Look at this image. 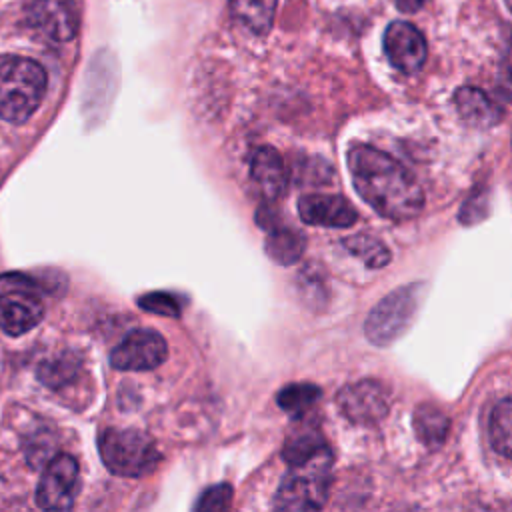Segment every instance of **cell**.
Returning a JSON list of instances; mask_svg holds the SVG:
<instances>
[{"label":"cell","instance_id":"obj_6","mask_svg":"<svg viewBox=\"0 0 512 512\" xmlns=\"http://www.w3.org/2000/svg\"><path fill=\"white\" fill-rule=\"evenodd\" d=\"M80 490V468L70 454H58L42 472L36 488V504L42 510L72 508Z\"/></svg>","mask_w":512,"mask_h":512},{"label":"cell","instance_id":"obj_21","mask_svg":"<svg viewBox=\"0 0 512 512\" xmlns=\"http://www.w3.org/2000/svg\"><path fill=\"white\" fill-rule=\"evenodd\" d=\"M344 246L356 254L358 258H362L368 266L372 268H380L384 264H388L390 260V252L388 248L374 236H366V234H356L352 238L344 240Z\"/></svg>","mask_w":512,"mask_h":512},{"label":"cell","instance_id":"obj_23","mask_svg":"<svg viewBox=\"0 0 512 512\" xmlns=\"http://www.w3.org/2000/svg\"><path fill=\"white\" fill-rule=\"evenodd\" d=\"M78 364H74V358L70 356H58L52 362L44 364L38 370V376L48 384V386H60L62 382H66L74 372H76Z\"/></svg>","mask_w":512,"mask_h":512},{"label":"cell","instance_id":"obj_3","mask_svg":"<svg viewBox=\"0 0 512 512\" xmlns=\"http://www.w3.org/2000/svg\"><path fill=\"white\" fill-rule=\"evenodd\" d=\"M332 454L328 446L312 458L292 464L284 476L276 496L274 508L280 510H318L324 506L330 488Z\"/></svg>","mask_w":512,"mask_h":512},{"label":"cell","instance_id":"obj_17","mask_svg":"<svg viewBox=\"0 0 512 512\" xmlns=\"http://www.w3.org/2000/svg\"><path fill=\"white\" fill-rule=\"evenodd\" d=\"M488 432L492 448L500 456L512 458V396L504 398L494 406L488 422Z\"/></svg>","mask_w":512,"mask_h":512},{"label":"cell","instance_id":"obj_2","mask_svg":"<svg viewBox=\"0 0 512 512\" xmlns=\"http://www.w3.org/2000/svg\"><path fill=\"white\" fill-rule=\"evenodd\" d=\"M46 92V72L32 60L10 56L0 62V118L22 124L42 102Z\"/></svg>","mask_w":512,"mask_h":512},{"label":"cell","instance_id":"obj_4","mask_svg":"<svg viewBox=\"0 0 512 512\" xmlns=\"http://www.w3.org/2000/svg\"><path fill=\"white\" fill-rule=\"evenodd\" d=\"M98 452L104 466L122 478L146 476L160 462L154 440L140 430L106 428L98 436Z\"/></svg>","mask_w":512,"mask_h":512},{"label":"cell","instance_id":"obj_18","mask_svg":"<svg viewBox=\"0 0 512 512\" xmlns=\"http://www.w3.org/2000/svg\"><path fill=\"white\" fill-rule=\"evenodd\" d=\"M266 252L280 264L296 262L304 252V238L290 228H276L266 238Z\"/></svg>","mask_w":512,"mask_h":512},{"label":"cell","instance_id":"obj_22","mask_svg":"<svg viewBox=\"0 0 512 512\" xmlns=\"http://www.w3.org/2000/svg\"><path fill=\"white\" fill-rule=\"evenodd\" d=\"M138 306L146 312H154L160 316H172V318L180 316V302L168 292L144 294L138 298Z\"/></svg>","mask_w":512,"mask_h":512},{"label":"cell","instance_id":"obj_26","mask_svg":"<svg viewBox=\"0 0 512 512\" xmlns=\"http://www.w3.org/2000/svg\"><path fill=\"white\" fill-rule=\"evenodd\" d=\"M428 0H396V6L402 10V12H416L420 10Z\"/></svg>","mask_w":512,"mask_h":512},{"label":"cell","instance_id":"obj_15","mask_svg":"<svg viewBox=\"0 0 512 512\" xmlns=\"http://www.w3.org/2000/svg\"><path fill=\"white\" fill-rule=\"evenodd\" d=\"M230 12L250 32L264 36L272 28L276 0H230Z\"/></svg>","mask_w":512,"mask_h":512},{"label":"cell","instance_id":"obj_24","mask_svg":"<svg viewBox=\"0 0 512 512\" xmlns=\"http://www.w3.org/2000/svg\"><path fill=\"white\" fill-rule=\"evenodd\" d=\"M230 504H232V486L218 484L204 490L194 508L202 512H218V510H228Z\"/></svg>","mask_w":512,"mask_h":512},{"label":"cell","instance_id":"obj_19","mask_svg":"<svg viewBox=\"0 0 512 512\" xmlns=\"http://www.w3.org/2000/svg\"><path fill=\"white\" fill-rule=\"evenodd\" d=\"M326 444L320 436L318 430L312 428H300L296 432L290 434V438L286 440L284 446V460L292 466V464H300L308 458H312L314 454H318L320 450H324Z\"/></svg>","mask_w":512,"mask_h":512},{"label":"cell","instance_id":"obj_20","mask_svg":"<svg viewBox=\"0 0 512 512\" xmlns=\"http://www.w3.org/2000/svg\"><path fill=\"white\" fill-rule=\"evenodd\" d=\"M318 398H320V388L308 382L288 384L276 396L278 406L292 416H302L308 408L314 406Z\"/></svg>","mask_w":512,"mask_h":512},{"label":"cell","instance_id":"obj_14","mask_svg":"<svg viewBox=\"0 0 512 512\" xmlns=\"http://www.w3.org/2000/svg\"><path fill=\"white\" fill-rule=\"evenodd\" d=\"M454 104L462 120L478 128H488L502 118V110L474 86L458 88L454 94Z\"/></svg>","mask_w":512,"mask_h":512},{"label":"cell","instance_id":"obj_25","mask_svg":"<svg viewBox=\"0 0 512 512\" xmlns=\"http://www.w3.org/2000/svg\"><path fill=\"white\" fill-rule=\"evenodd\" d=\"M498 92L506 98L512 100V54H508L500 66L498 72Z\"/></svg>","mask_w":512,"mask_h":512},{"label":"cell","instance_id":"obj_13","mask_svg":"<svg viewBox=\"0 0 512 512\" xmlns=\"http://www.w3.org/2000/svg\"><path fill=\"white\" fill-rule=\"evenodd\" d=\"M250 176L264 200L276 202L284 196L288 186V172L282 156L274 148L262 146L254 152L250 162Z\"/></svg>","mask_w":512,"mask_h":512},{"label":"cell","instance_id":"obj_12","mask_svg":"<svg viewBox=\"0 0 512 512\" xmlns=\"http://www.w3.org/2000/svg\"><path fill=\"white\" fill-rule=\"evenodd\" d=\"M298 214L306 224L346 228L358 218L352 204L338 194H306L298 200Z\"/></svg>","mask_w":512,"mask_h":512},{"label":"cell","instance_id":"obj_5","mask_svg":"<svg viewBox=\"0 0 512 512\" xmlns=\"http://www.w3.org/2000/svg\"><path fill=\"white\" fill-rule=\"evenodd\" d=\"M420 300V286H404L382 298L368 314L364 332L376 346L394 342L412 324Z\"/></svg>","mask_w":512,"mask_h":512},{"label":"cell","instance_id":"obj_9","mask_svg":"<svg viewBox=\"0 0 512 512\" xmlns=\"http://www.w3.org/2000/svg\"><path fill=\"white\" fill-rule=\"evenodd\" d=\"M168 356L164 338L148 328L130 332L110 354V364L116 370L144 372L158 368Z\"/></svg>","mask_w":512,"mask_h":512},{"label":"cell","instance_id":"obj_1","mask_svg":"<svg viewBox=\"0 0 512 512\" xmlns=\"http://www.w3.org/2000/svg\"><path fill=\"white\" fill-rule=\"evenodd\" d=\"M348 168L358 194L384 218L402 222L422 212L420 184L392 156L368 144H354L348 150Z\"/></svg>","mask_w":512,"mask_h":512},{"label":"cell","instance_id":"obj_27","mask_svg":"<svg viewBox=\"0 0 512 512\" xmlns=\"http://www.w3.org/2000/svg\"><path fill=\"white\" fill-rule=\"evenodd\" d=\"M504 2H506V6H508V8H510V12H512V0H504Z\"/></svg>","mask_w":512,"mask_h":512},{"label":"cell","instance_id":"obj_11","mask_svg":"<svg viewBox=\"0 0 512 512\" xmlns=\"http://www.w3.org/2000/svg\"><path fill=\"white\" fill-rule=\"evenodd\" d=\"M26 20L52 42H68L78 32V10L72 0H34Z\"/></svg>","mask_w":512,"mask_h":512},{"label":"cell","instance_id":"obj_16","mask_svg":"<svg viewBox=\"0 0 512 512\" xmlns=\"http://www.w3.org/2000/svg\"><path fill=\"white\" fill-rule=\"evenodd\" d=\"M448 426H450V422H448L446 414L432 404H422L414 412L416 434H418L420 442H424L430 448H438L446 440Z\"/></svg>","mask_w":512,"mask_h":512},{"label":"cell","instance_id":"obj_8","mask_svg":"<svg viewBox=\"0 0 512 512\" xmlns=\"http://www.w3.org/2000/svg\"><path fill=\"white\" fill-rule=\"evenodd\" d=\"M336 404L350 422L376 424L390 410V394L378 380H360L344 386L336 396Z\"/></svg>","mask_w":512,"mask_h":512},{"label":"cell","instance_id":"obj_7","mask_svg":"<svg viewBox=\"0 0 512 512\" xmlns=\"http://www.w3.org/2000/svg\"><path fill=\"white\" fill-rule=\"evenodd\" d=\"M4 280L8 286L0 290V330L8 336L26 334L44 318V304L34 288L26 286V280L20 286L12 284L8 276Z\"/></svg>","mask_w":512,"mask_h":512},{"label":"cell","instance_id":"obj_10","mask_svg":"<svg viewBox=\"0 0 512 512\" xmlns=\"http://www.w3.org/2000/svg\"><path fill=\"white\" fill-rule=\"evenodd\" d=\"M384 52L396 70L416 74L426 62L428 48L422 32L414 24L394 20L384 32Z\"/></svg>","mask_w":512,"mask_h":512}]
</instances>
